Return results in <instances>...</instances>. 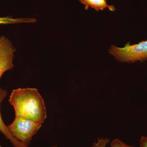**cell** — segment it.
I'll return each instance as SVG.
<instances>
[{
    "mask_svg": "<svg viewBox=\"0 0 147 147\" xmlns=\"http://www.w3.org/2000/svg\"><path fill=\"white\" fill-rule=\"evenodd\" d=\"M9 102L13 107L15 117L42 124L47 118L44 100L36 88H18L12 90Z\"/></svg>",
    "mask_w": 147,
    "mask_h": 147,
    "instance_id": "obj_1",
    "label": "cell"
},
{
    "mask_svg": "<svg viewBox=\"0 0 147 147\" xmlns=\"http://www.w3.org/2000/svg\"><path fill=\"white\" fill-rule=\"evenodd\" d=\"M42 126V124L28 119L15 117L14 120L7 126L13 137L28 147L32 138Z\"/></svg>",
    "mask_w": 147,
    "mask_h": 147,
    "instance_id": "obj_2",
    "label": "cell"
},
{
    "mask_svg": "<svg viewBox=\"0 0 147 147\" xmlns=\"http://www.w3.org/2000/svg\"><path fill=\"white\" fill-rule=\"evenodd\" d=\"M109 52L119 62L143 61L147 59V40L133 45L128 42L123 48L112 45Z\"/></svg>",
    "mask_w": 147,
    "mask_h": 147,
    "instance_id": "obj_3",
    "label": "cell"
},
{
    "mask_svg": "<svg viewBox=\"0 0 147 147\" xmlns=\"http://www.w3.org/2000/svg\"><path fill=\"white\" fill-rule=\"evenodd\" d=\"M15 47L8 38L0 36V79L6 71L12 69Z\"/></svg>",
    "mask_w": 147,
    "mask_h": 147,
    "instance_id": "obj_4",
    "label": "cell"
},
{
    "mask_svg": "<svg viewBox=\"0 0 147 147\" xmlns=\"http://www.w3.org/2000/svg\"><path fill=\"white\" fill-rule=\"evenodd\" d=\"M7 92L0 87V132L4 135L7 140L10 141L13 147H28L23 145L10 134L7 126L4 123L1 112V105L4 99L7 96Z\"/></svg>",
    "mask_w": 147,
    "mask_h": 147,
    "instance_id": "obj_5",
    "label": "cell"
},
{
    "mask_svg": "<svg viewBox=\"0 0 147 147\" xmlns=\"http://www.w3.org/2000/svg\"><path fill=\"white\" fill-rule=\"evenodd\" d=\"M81 3L85 5V8L87 10L89 7L94 9L96 10H103L108 8L111 11H115V7L113 5H109L107 4L106 0H79Z\"/></svg>",
    "mask_w": 147,
    "mask_h": 147,
    "instance_id": "obj_6",
    "label": "cell"
},
{
    "mask_svg": "<svg viewBox=\"0 0 147 147\" xmlns=\"http://www.w3.org/2000/svg\"><path fill=\"white\" fill-rule=\"evenodd\" d=\"M36 20L34 18H13L12 16L0 17V25L11 24L20 23H35Z\"/></svg>",
    "mask_w": 147,
    "mask_h": 147,
    "instance_id": "obj_7",
    "label": "cell"
},
{
    "mask_svg": "<svg viewBox=\"0 0 147 147\" xmlns=\"http://www.w3.org/2000/svg\"><path fill=\"white\" fill-rule=\"evenodd\" d=\"M110 142V139L107 138H99L97 142H94L91 147H106Z\"/></svg>",
    "mask_w": 147,
    "mask_h": 147,
    "instance_id": "obj_8",
    "label": "cell"
},
{
    "mask_svg": "<svg viewBox=\"0 0 147 147\" xmlns=\"http://www.w3.org/2000/svg\"><path fill=\"white\" fill-rule=\"evenodd\" d=\"M110 147H136L127 144L125 143L122 142L120 139H113L110 144Z\"/></svg>",
    "mask_w": 147,
    "mask_h": 147,
    "instance_id": "obj_9",
    "label": "cell"
},
{
    "mask_svg": "<svg viewBox=\"0 0 147 147\" xmlns=\"http://www.w3.org/2000/svg\"><path fill=\"white\" fill-rule=\"evenodd\" d=\"M139 147H147V136H142L141 137Z\"/></svg>",
    "mask_w": 147,
    "mask_h": 147,
    "instance_id": "obj_10",
    "label": "cell"
},
{
    "mask_svg": "<svg viewBox=\"0 0 147 147\" xmlns=\"http://www.w3.org/2000/svg\"><path fill=\"white\" fill-rule=\"evenodd\" d=\"M0 147H2L1 146V145H0ZM56 147V146H53V147Z\"/></svg>",
    "mask_w": 147,
    "mask_h": 147,
    "instance_id": "obj_11",
    "label": "cell"
}]
</instances>
